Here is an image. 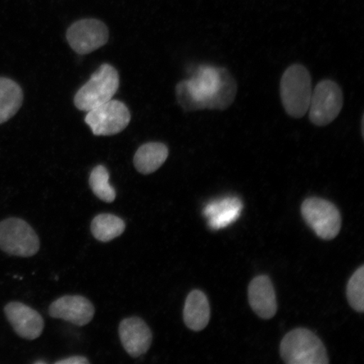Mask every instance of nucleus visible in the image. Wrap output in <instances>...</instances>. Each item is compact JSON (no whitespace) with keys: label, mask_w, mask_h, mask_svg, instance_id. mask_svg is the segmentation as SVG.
<instances>
[{"label":"nucleus","mask_w":364,"mask_h":364,"mask_svg":"<svg viewBox=\"0 0 364 364\" xmlns=\"http://www.w3.org/2000/svg\"><path fill=\"white\" fill-rule=\"evenodd\" d=\"M237 84L225 68L201 65L192 78L177 85L178 102L186 111H225L233 104Z\"/></svg>","instance_id":"nucleus-1"},{"label":"nucleus","mask_w":364,"mask_h":364,"mask_svg":"<svg viewBox=\"0 0 364 364\" xmlns=\"http://www.w3.org/2000/svg\"><path fill=\"white\" fill-rule=\"evenodd\" d=\"M23 91L19 85L6 77H0V124L10 120L20 110Z\"/></svg>","instance_id":"nucleus-17"},{"label":"nucleus","mask_w":364,"mask_h":364,"mask_svg":"<svg viewBox=\"0 0 364 364\" xmlns=\"http://www.w3.org/2000/svg\"><path fill=\"white\" fill-rule=\"evenodd\" d=\"M248 298L250 307L259 317L269 320L276 315V294L269 277H255L249 285Z\"/></svg>","instance_id":"nucleus-13"},{"label":"nucleus","mask_w":364,"mask_h":364,"mask_svg":"<svg viewBox=\"0 0 364 364\" xmlns=\"http://www.w3.org/2000/svg\"><path fill=\"white\" fill-rule=\"evenodd\" d=\"M243 203L237 197H226L208 203L203 210L208 226L218 230L233 224L242 212Z\"/></svg>","instance_id":"nucleus-14"},{"label":"nucleus","mask_w":364,"mask_h":364,"mask_svg":"<svg viewBox=\"0 0 364 364\" xmlns=\"http://www.w3.org/2000/svg\"><path fill=\"white\" fill-rule=\"evenodd\" d=\"M89 363L87 358L81 356L70 357L56 362L57 364H85Z\"/></svg>","instance_id":"nucleus-21"},{"label":"nucleus","mask_w":364,"mask_h":364,"mask_svg":"<svg viewBox=\"0 0 364 364\" xmlns=\"http://www.w3.org/2000/svg\"><path fill=\"white\" fill-rule=\"evenodd\" d=\"M169 150L161 143H148L142 145L134 156V166L141 174L149 175L156 171L166 162Z\"/></svg>","instance_id":"nucleus-16"},{"label":"nucleus","mask_w":364,"mask_h":364,"mask_svg":"<svg viewBox=\"0 0 364 364\" xmlns=\"http://www.w3.org/2000/svg\"><path fill=\"white\" fill-rule=\"evenodd\" d=\"M119 338L125 351L139 358L151 347L153 334L149 326L139 317L126 318L119 325Z\"/></svg>","instance_id":"nucleus-12"},{"label":"nucleus","mask_w":364,"mask_h":364,"mask_svg":"<svg viewBox=\"0 0 364 364\" xmlns=\"http://www.w3.org/2000/svg\"><path fill=\"white\" fill-rule=\"evenodd\" d=\"M347 296L350 306L355 311H364V267L361 266L353 273L347 287Z\"/></svg>","instance_id":"nucleus-20"},{"label":"nucleus","mask_w":364,"mask_h":364,"mask_svg":"<svg viewBox=\"0 0 364 364\" xmlns=\"http://www.w3.org/2000/svg\"><path fill=\"white\" fill-rule=\"evenodd\" d=\"M36 364H38V363H47L46 362H43V361H38V362H35Z\"/></svg>","instance_id":"nucleus-22"},{"label":"nucleus","mask_w":364,"mask_h":364,"mask_svg":"<svg viewBox=\"0 0 364 364\" xmlns=\"http://www.w3.org/2000/svg\"><path fill=\"white\" fill-rule=\"evenodd\" d=\"M87 112L85 121L97 136L119 134L129 126L131 120L129 108L117 100L112 99Z\"/></svg>","instance_id":"nucleus-8"},{"label":"nucleus","mask_w":364,"mask_h":364,"mask_svg":"<svg viewBox=\"0 0 364 364\" xmlns=\"http://www.w3.org/2000/svg\"><path fill=\"white\" fill-rule=\"evenodd\" d=\"M126 229L125 222L111 213H101L93 218L90 230L94 237L102 242H108L122 234Z\"/></svg>","instance_id":"nucleus-18"},{"label":"nucleus","mask_w":364,"mask_h":364,"mask_svg":"<svg viewBox=\"0 0 364 364\" xmlns=\"http://www.w3.org/2000/svg\"><path fill=\"white\" fill-rule=\"evenodd\" d=\"M119 75L116 68L105 63L76 93V107L80 111L89 112L110 101L119 88Z\"/></svg>","instance_id":"nucleus-4"},{"label":"nucleus","mask_w":364,"mask_h":364,"mask_svg":"<svg viewBox=\"0 0 364 364\" xmlns=\"http://www.w3.org/2000/svg\"><path fill=\"white\" fill-rule=\"evenodd\" d=\"M110 175L107 168L97 166L94 168L90 176V186L93 193L105 203H111L115 201L116 191L109 183Z\"/></svg>","instance_id":"nucleus-19"},{"label":"nucleus","mask_w":364,"mask_h":364,"mask_svg":"<svg viewBox=\"0 0 364 364\" xmlns=\"http://www.w3.org/2000/svg\"><path fill=\"white\" fill-rule=\"evenodd\" d=\"M109 31L104 23L95 19L76 21L67 31L68 44L79 54H89L106 45Z\"/></svg>","instance_id":"nucleus-9"},{"label":"nucleus","mask_w":364,"mask_h":364,"mask_svg":"<svg viewBox=\"0 0 364 364\" xmlns=\"http://www.w3.org/2000/svg\"><path fill=\"white\" fill-rule=\"evenodd\" d=\"M312 95L311 76L301 65H291L284 73L280 82L282 103L287 113L301 118L307 113Z\"/></svg>","instance_id":"nucleus-2"},{"label":"nucleus","mask_w":364,"mask_h":364,"mask_svg":"<svg viewBox=\"0 0 364 364\" xmlns=\"http://www.w3.org/2000/svg\"><path fill=\"white\" fill-rule=\"evenodd\" d=\"M49 315L54 318L84 326L92 321L95 307L88 299L80 295H65L49 306Z\"/></svg>","instance_id":"nucleus-11"},{"label":"nucleus","mask_w":364,"mask_h":364,"mask_svg":"<svg viewBox=\"0 0 364 364\" xmlns=\"http://www.w3.org/2000/svg\"><path fill=\"white\" fill-rule=\"evenodd\" d=\"M343 107V94L336 82L322 80L312 90L309 102V120L313 124L324 127L338 117Z\"/></svg>","instance_id":"nucleus-6"},{"label":"nucleus","mask_w":364,"mask_h":364,"mask_svg":"<svg viewBox=\"0 0 364 364\" xmlns=\"http://www.w3.org/2000/svg\"><path fill=\"white\" fill-rule=\"evenodd\" d=\"M183 318L186 326L194 331H202L210 320V306L202 291H192L186 299Z\"/></svg>","instance_id":"nucleus-15"},{"label":"nucleus","mask_w":364,"mask_h":364,"mask_svg":"<svg viewBox=\"0 0 364 364\" xmlns=\"http://www.w3.org/2000/svg\"><path fill=\"white\" fill-rule=\"evenodd\" d=\"M40 249L38 234L22 218L11 217L0 222V250L11 256L31 257Z\"/></svg>","instance_id":"nucleus-5"},{"label":"nucleus","mask_w":364,"mask_h":364,"mask_svg":"<svg viewBox=\"0 0 364 364\" xmlns=\"http://www.w3.org/2000/svg\"><path fill=\"white\" fill-rule=\"evenodd\" d=\"M304 220L318 237L330 240L338 236L341 227L340 212L327 200L311 198L302 204Z\"/></svg>","instance_id":"nucleus-7"},{"label":"nucleus","mask_w":364,"mask_h":364,"mask_svg":"<svg viewBox=\"0 0 364 364\" xmlns=\"http://www.w3.org/2000/svg\"><path fill=\"white\" fill-rule=\"evenodd\" d=\"M283 360L289 364H327L329 363L324 344L312 331L298 328L289 332L280 345Z\"/></svg>","instance_id":"nucleus-3"},{"label":"nucleus","mask_w":364,"mask_h":364,"mask_svg":"<svg viewBox=\"0 0 364 364\" xmlns=\"http://www.w3.org/2000/svg\"><path fill=\"white\" fill-rule=\"evenodd\" d=\"M4 312L12 328L20 338L33 341L42 335L44 321L36 309L15 301L8 303L4 308Z\"/></svg>","instance_id":"nucleus-10"}]
</instances>
